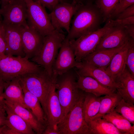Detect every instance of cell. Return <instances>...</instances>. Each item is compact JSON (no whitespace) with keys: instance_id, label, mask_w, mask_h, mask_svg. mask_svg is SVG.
I'll list each match as a JSON object with an SVG mask.
<instances>
[{"instance_id":"cell-1","label":"cell","mask_w":134,"mask_h":134,"mask_svg":"<svg viewBox=\"0 0 134 134\" xmlns=\"http://www.w3.org/2000/svg\"><path fill=\"white\" fill-rule=\"evenodd\" d=\"M72 25L66 37L71 40L100 29L102 15L94 3L81 4L74 14Z\"/></svg>"},{"instance_id":"cell-2","label":"cell","mask_w":134,"mask_h":134,"mask_svg":"<svg viewBox=\"0 0 134 134\" xmlns=\"http://www.w3.org/2000/svg\"><path fill=\"white\" fill-rule=\"evenodd\" d=\"M74 68L58 75L56 78V92L62 109V119L73 107L80 94L81 90L77 85V75Z\"/></svg>"},{"instance_id":"cell-3","label":"cell","mask_w":134,"mask_h":134,"mask_svg":"<svg viewBox=\"0 0 134 134\" xmlns=\"http://www.w3.org/2000/svg\"><path fill=\"white\" fill-rule=\"evenodd\" d=\"M50 77L43 68L36 72L19 76L21 86L36 96L39 100L46 118V101L57 76Z\"/></svg>"},{"instance_id":"cell-4","label":"cell","mask_w":134,"mask_h":134,"mask_svg":"<svg viewBox=\"0 0 134 134\" xmlns=\"http://www.w3.org/2000/svg\"><path fill=\"white\" fill-rule=\"evenodd\" d=\"M85 96V92L81 90L74 105L57 125L60 134H92L83 111Z\"/></svg>"},{"instance_id":"cell-5","label":"cell","mask_w":134,"mask_h":134,"mask_svg":"<svg viewBox=\"0 0 134 134\" xmlns=\"http://www.w3.org/2000/svg\"><path fill=\"white\" fill-rule=\"evenodd\" d=\"M64 33L56 31L44 37L42 47L31 61L42 67L51 77L53 76L52 67L63 41Z\"/></svg>"},{"instance_id":"cell-6","label":"cell","mask_w":134,"mask_h":134,"mask_svg":"<svg viewBox=\"0 0 134 134\" xmlns=\"http://www.w3.org/2000/svg\"><path fill=\"white\" fill-rule=\"evenodd\" d=\"M43 68L26 56L7 55L0 57V74L6 82L14 78L39 71Z\"/></svg>"},{"instance_id":"cell-7","label":"cell","mask_w":134,"mask_h":134,"mask_svg":"<svg viewBox=\"0 0 134 134\" xmlns=\"http://www.w3.org/2000/svg\"><path fill=\"white\" fill-rule=\"evenodd\" d=\"M106 22L103 27L96 31L85 34L76 39L69 40L76 62H81L84 58L95 51L101 37L113 27L109 21Z\"/></svg>"},{"instance_id":"cell-8","label":"cell","mask_w":134,"mask_h":134,"mask_svg":"<svg viewBox=\"0 0 134 134\" xmlns=\"http://www.w3.org/2000/svg\"><path fill=\"white\" fill-rule=\"evenodd\" d=\"M27 7V22L28 26L44 36L56 31L53 28L45 7L33 0H25Z\"/></svg>"},{"instance_id":"cell-9","label":"cell","mask_w":134,"mask_h":134,"mask_svg":"<svg viewBox=\"0 0 134 134\" xmlns=\"http://www.w3.org/2000/svg\"><path fill=\"white\" fill-rule=\"evenodd\" d=\"M81 4L74 0L71 2H62L57 4L49 14L54 29L64 33L62 30L64 29L68 33L71 18Z\"/></svg>"},{"instance_id":"cell-10","label":"cell","mask_w":134,"mask_h":134,"mask_svg":"<svg viewBox=\"0 0 134 134\" xmlns=\"http://www.w3.org/2000/svg\"><path fill=\"white\" fill-rule=\"evenodd\" d=\"M4 25L29 26L27 22V7L25 0H12L0 9Z\"/></svg>"},{"instance_id":"cell-11","label":"cell","mask_w":134,"mask_h":134,"mask_svg":"<svg viewBox=\"0 0 134 134\" xmlns=\"http://www.w3.org/2000/svg\"><path fill=\"white\" fill-rule=\"evenodd\" d=\"M80 62L76 61L74 51L66 36L63 41L59 52L58 53L52 67L53 75L63 74L73 68H77Z\"/></svg>"},{"instance_id":"cell-12","label":"cell","mask_w":134,"mask_h":134,"mask_svg":"<svg viewBox=\"0 0 134 134\" xmlns=\"http://www.w3.org/2000/svg\"><path fill=\"white\" fill-rule=\"evenodd\" d=\"M131 38L124 26L112 27L101 37L94 51L121 47Z\"/></svg>"},{"instance_id":"cell-13","label":"cell","mask_w":134,"mask_h":134,"mask_svg":"<svg viewBox=\"0 0 134 134\" xmlns=\"http://www.w3.org/2000/svg\"><path fill=\"white\" fill-rule=\"evenodd\" d=\"M21 36L25 56L31 59L41 49L44 36L34 29L29 26L22 27Z\"/></svg>"},{"instance_id":"cell-14","label":"cell","mask_w":134,"mask_h":134,"mask_svg":"<svg viewBox=\"0 0 134 134\" xmlns=\"http://www.w3.org/2000/svg\"><path fill=\"white\" fill-rule=\"evenodd\" d=\"M77 73L83 76L94 78L103 85L115 91L121 86L105 70L87 63L80 62L79 66L76 68Z\"/></svg>"},{"instance_id":"cell-15","label":"cell","mask_w":134,"mask_h":134,"mask_svg":"<svg viewBox=\"0 0 134 134\" xmlns=\"http://www.w3.org/2000/svg\"><path fill=\"white\" fill-rule=\"evenodd\" d=\"M3 25L6 44V55L25 57L21 36L23 27Z\"/></svg>"},{"instance_id":"cell-16","label":"cell","mask_w":134,"mask_h":134,"mask_svg":"<svg viewBox=\"0 0 134 134\" xmlns=\"http://www.w3.org/2000/svg\"><path fill=\"white\" fill-rule=\"evenodd\" d=\"M55 83L47 100L46 126H57L63 118L62 109L56 93Z\"/></svg>"},{"instance_id":"cell-17","label":"cell","mask_w":134,"mask_h":134,"mask_svg":"<svg viewBox=\"0 0 134 134\" xmlns=\"http://www.w3.org/2000/svg\"><path fill=\"white\" fill-rule=\"evenodd\" d=\"M3 101L5 105L28 124L35 133L42 134L46 127L38 120L30 110L14 101L5 100Z\"/></svg>"},{"instance_id":"cell-18","label":"cell","mask_w":134,"mask_h":134,"mask_svg":"<svg viewBox=\"0 0 134 134\" xmlns=\"http://www.w3.org/2000/svg\"><path fill=\"white\" fill-rule=\"evenodd\" d=\"M77 75V87L85 92L92 94L97 97L115 93V91L103 85L92 77Z\"/></svg>"},{"instance_id":"cell-19","label":"cell","mask_w":134,"mask_h":134,"mask_svg":"<svg viewBox=\"0 0 134 134\" xmlns=\"http://www.w3.org/2000/svg\"><path fill=\"white\" fill-rule=\"evenodd\" d=\"M125 45L118 48L94 51L87 56L81 62L87 63L105 70L114 56Z\"/></svg>"},{"instance_id":"cell-20","label":"cell","mask_w":134,"mask_h":134,"mask_svg":"<svg viewBox=\"0 0 134 134\" xmlns=\"http://www.w3.org/2000/svg\"><path fill=\"white\" fill-rule=\"evenodd\" d=\"M115 81L121 85L120 87L117 89V92L125 102L134 104V76L126 66L124 71L117 77Z\"/></svg>"},{"instance_id":"cell-21","label":"cell","mask_w":134,"mask_h":134,"mask_svg":"<svg viewBox=\"0 0 134 134\" xmlns=\"http://www.w3.org/2000/svg\"><path fill=\"white\" fill-rule=\"evenodd\" d=\"M19 76L6 82L2 98L3 100L16 102L29 110L24 102L23 92L20 84Z\"/></svg>"},{"instance_id":"cell-22","label":"cell","mask_w":134,"mask_h":134,"mask_svg":"<svg viewBox=\"0 0 134 134\" xmlns=\"http://www.w3.org/2000/svg\"><path fill=\"white\" fill-rule=\"evenodd\" d=\"M131 38L114 56L105 70L115 81L117 77L124 71L126 67V55Z\"/></svg>"},{"instance_id":"cell-23","label":"cell","mask_w":134,"mask_h":134,"mask_svg":"<svg viewBox=\"0 0 134 134\" xmlns=\"http://www.w3.org/2000/svg\"><path fill=\"white\" fill-rule=\"evenodd\" d=\"M3 106L6 114L5 125L13 129L21 134H35L28 124L3 103Z\"/></svg>"},{"instance_id":"cell-24","label":"cell","mask_w":134,"mask_h":134,"mask_svg":"<svg viewBox=\"0 0 134 134\" xmlns=\"http://www.w3.org/2000/svg\"><path fill=\"white\" fill-rule=\"evenodd\" d=\"M21 86L23 92L25 103L38 120L46 127V118L39 100L25 88Z\"/></svg>"},{"instance_id":"cell-25","label":"cell","mask_w":134,"mask_h":134,"mask_svg":"<svg viewBox=\"0 0 134 134\" xmlns=\"http://www.w3.org/2000/svg\"><path fill=\"white\" fill-rule=\"evenodd\" d=\"M100 102V97L85 92L83 109L85 119L87 123L98 113Z\"/></svg>"},{"instance_id":"cell-26","label":"cell","mask_w":134,"mask_h":134,"mask_svg":"<svg viewBox=\"0 0 134 134\" xmlns=\"http://www.w3.org/2000/svg\"><path fill=\"white\" fill-rule=\"evenodd\" d=\"M102 117L113 124L122 134H134V125L114 110Z\"/></svg>"},{"instance_id":"cell-27","label":"cell","mask_w":134,"mask_h":134,"mask_svg":"<svg viewBox=\"0 0 134 134\" xmlns=\"http://www.w3.org/2000/svg\"><path fill=\"white\" fill-rule=\"evenodd\" d=\"M87 124L92 134H122L113 124L102 117L91 120Z\"/></svg>"},{"instance_id":"cell-28","label":"cell","mask_w":134,"mask_h":134,"mask_svg":"<svg viewBox=\"0 0 134 134\" xmlns=\"http://www.w3.org/2000/svg\"><path fill=\"white\" fill-rule=\"evenodd\" d=\"M100 104L99 112L91 120L102 117L103 115L112 111L122 98L119 94L117 92L110 95H105L103 97H100Z\"/></svg>"},{"instance_id":"cell-29","label":"cell","mask_w":134,"mask_h":134,"mask_svg":"<svg viewBox=\"0 0 134 134\" xmlns=\"http://www.w3.org/2000/svg\"><path fill=\"white\" fill-rule=\"evenodd\" d=\"M119 0H95L94 3L100 10L103 22L109 19Z\"/></svg>"},{"instance_id":"cell-30","label":"cell","mask_w":134,"mask_h":134,"mask_svg":"<svg viewBox=\"0 0 134 134\" xmlns=\"http://www.w3.org/2000/svg\"><path fill=\"white\" fill-rule=\"evenodd\" d=\"M114 110L121 114L131 124H134V105L122 98Z\"/></svg>"},{"instance_id":"cell-31","label":"cell","mask_w":134,"mask_h":134,"mask_svg":"<svg viewBox=\"0 0 134 134\" xmlns=\"http://www.w3.org/2000/svg\"><path fill=\"white\" fill-rule=\"evenodd\" d=\"M126 64L129 72L134 76V39L132 38L127 53Z\"/></svg>"},{"instance_id":"cell-32","label":"cell","mask_w":134,"mask_h":134,"mask_svg":"<svg viewBox=\"0 0 134 134\" xmlns=\"http://www.w3.org/2000/svg\"><path fill=\"white\" fill-rule=\"evenodd\" d=\"M134 4V0H119L116 5L110 18L112 19L124 10Z\"/></svg>"},{"instance_id":"cell-33","label":"cell","mask_w":134,"mask_h":134,"mask_svg":"<svg viewBox=\"0 0 134 134\" xmlns=\"http://www.w3.org/2000/svg\"><path fill=\"white\" fill-rule=\"evenodd\" d=\"M6 44L5 38V32L2 18L0 16V57H4L6 56Z\"/></svg>"},{"instance_id":"cell-34","label":"cell","mask_w":134,"mask_h":134,"mask_svg":"<svg viewBox=\"0 0 134 134\" xmlns=\"http://www.w3.org/2000/svg\"><path fill=\"white\" fill-rule=\"evenodd\" d=\"M37 2L51 11L58 4L62 2H71L72 0H33Z\"/></svg>"},{"instance_id":"cell-35","label":"cell","mask_w":134,"mask_h":134,"mask_svg":"<svg viewBox=\"0 0 134 134\" xmlns=\"http://www.w3.org/2000/svg\"><path fill=\"white\" fill-rule=\"evenodd\" d=\"M107 20L109 21L113 27L124 26L129 24H134V16L120 19H110Z\"/></svg>"},{"instance_id":"cell-36","label":"cell","mask_w":134,"mask_h":134,"mask_svg":"<svg viewBox=\"0 0 134 134\" xmlns=\"http://www.w3.org/2000/svg\"><path fill=\"white\" fill-rule=\"evenodd\" d=\"M134 16V4L129 6L118 14L116 19L126 18Z\"/></svg>"},{"instance_id":"cell-37","label":"cell","mask_w":134,"mask_h":134,"mask_svg":"<svg viewBox=\"0 0 134 134\" xmlns=\"http://www.w3.org/2000/svg\"><path fill=\"white\" fill-rule=\"evenodd\" d=\"M43 134H60L57 126H47L44 130Z\"/></svg>"},{"instance_id":"cell-38","label":"cell","mask_w":134,"mask_h":134,"mask_svg":"<svg viewBox=\"0 0 134 134\" xmlns=\"http://www.w3.org/2000/svg\"><path fill=\"white\" fill-rule=\"evenodd\" d=\"M130 37L134 39V24H131L124 26Z\"/></svg>"},{"instance_id":"cell-39","label":"cell","mask_w":134,"mask_h":134,"mask_svg":"<svg viewBox=\"0 0 134 134\" xmlns=\"http://www.w3.org/2000/svg\"><path fill=\"white\" fill-rule=\"evenodd\" d=\"M2 134H21L19 132L6 125L2 131Z\"/></svg>"},{"instance_id":"cell-40","label":"cell","mask_w":134,"mask_h":134,"mask_svg":"<svg viewBox=\"0 0 134 134\" xmlns=\"http://www.w3.org/2000/svg\"><path fill=\"white\" fill-rule=\"evenodd\" d=\"M5 82L2 78L0 74V101L3 102L2 96L6 84Z\"/></svg>"},{"instance_id":"cell-41","label":"cell","mask_w":134,"mask_h":134,"mask_svg":"<svg viewBox=\"0 0 134 134\" xmlns=\"http://www.w3.org/2000/svg\"><path fill=\"white\" fill-rule=\"evenodd\" d=\"M6 115L0 113V127L6 124Z\"/></svg>"},{"instance_id":"cell-42","label":"cell","mask_w":134,"mask_h":134,"mask_svg":"<svg viewBox=\"0 0 134 134\" xmlns=\"http://www.w3.org/2000/svg\"><path fill=\"white\" fill-rule=\"evenodd\" d=\"M95 0H78V2L82 4L93 3Z\"/></svg>"},{"instance_id":"cell-43","label":"cell","mask_w":134,"mask_h":134,"mask_svg":"<svg viewBox=\"0 0 134 134\" xmlns=\"http://www.w3.org/2000/svg\"><path fill=\"white\" fill-rule=\"evenodd\" d=\"M0 113L6 115V113L3 106V103L0 101Z\"/></svg>"},{"instance_id":"cell-44","label":"cell","mask_w":134,"mask_h":134,"mask_svg":"<svg viewBox=\"0 0 134 134\" xmlns=\"http://www.w3.org/2000/svg\"><path fill=\"white\" fill-rule=\"evenodd\" d=\"M12 0H0L1 2V7H2L9 3Z\"/></svg>"},{"instance_id":"cell-45","label":"cell","mask_w":134,"mask_h":134,"mask_svg":"<svg viewBox=\"0 0 134 134\" xmlns=\"http://www.w3.org/2000/svg\"><path fill=\"white\" fill-rule=\"evenodd\" d=\"M5 125L0 127V134H2V131L3 129L5 127Z\"/></svg>"},{"instance_id":"cell-46","label":"cell","mask_w":134,"mask_h":134,"mask_svg":"<svg viewBox=\"0 0 134 134\" xmlns=\"http://www.w3.org/2000/svg\"><path fill=\"white\" fill-rule=\"evenodd\" d=\"M72 0L75 1H77V2L78 3H79L78 1V0Z\"/></svg>"},{"instance_id":"cell-47","label":"cell","mask_w":134,"mask_h":134,"mask_svg":"<svg viewBox=\"0 0 134 134\" xmlns=\"http://www.w3.org/2000/svg\"></svg>"}]
</instances>
